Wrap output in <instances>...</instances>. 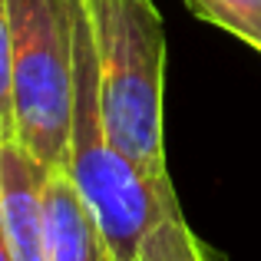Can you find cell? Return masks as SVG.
Returning <instances> with one entry per match:
<instances>
[{
	"mask_svg": "<svg viewBox=\"0 0 261 261\" xmlns=\"http://www.w3.org/2000/svg\"><path fill=\"white\" fill-rule=\"evenodd\" d=\"M66 175L89 205L113 261H225L189 228L172 185L146 178L109 142L99 116L93 40L80 0L73 30V129Z\"/></svg>",
	"mask_w": 261,
	"mask_h": 261,
	"instance_id": "6da1fadb",
	"label": "cell"
},
{
	"mask_svg": "<svg viewBox=\"0 0 261 261\" xmlns=\"http://www.w3.org/2000/svg\"><path fill=\"white\" fill-rule=\"evenodd\" d=\"M46 175L20 142H0V228L13 261H46Z\"/></svg>",
	"mask_w": 261,
	"mask_h": 261,
	"instance_id": "277c9868",
	"label": "cell"
},
{
	"mask_svg": "<svg viewBox=\"0 0 261 261\" xmlns=\"http://www.w3.org/2000/svg\"><path fill=\"white\" fill-rule=\"evenodd\" d=\"M0 142H17V126H13V33H10V0H0Z\"/></svg>",
	"mask_w": 261,
	"mask_h": 261,
	"instance_id": "52a82bcc",
	"label": "cell"
},
{
	"mask_svg": "<svg viewBox=\"0 0 261 261\" xmlns=\"http://www.w3.org/2000/svg\"><path fill=\"white\" fill-rule=\"evenodd\" d=\"M96 60L109 142L146 178L172 185L166 166V30L152 0H80Z\"/></svg>",
	"mask_w": 261,
	"mask_h": 261,
	"instance_id": "7a4b0ae2",
	"label": "cell"
},
{
	"mask_svg": "<svg viewBox=\"0 0 261 261\" xmlns=\"http://www.w3.org/2000/svg\"><path fill=\"white\" fill-rule=\"evenodd\" d=\"M46 205V261H113L89 205L66 169H50Z\"/></svg>",
	"mask_w": 261,
	"mask_h": 261,
	"instance_id": "5b68a950",
	"label": "cell"
},
{
	"mask_svg": "<svg viewBox=\"0 0 261 261\" xmlns=\"http://www.w3.org/2000/svg\"><path fill=\"white\" fill-rule=\"evenodd\" d=\"M76 0H10L13 126L46 169H66L73 129Z\"/></svg>",
	"mask_w": 261,
	"mask_h": 261,
	"instance_id": "3957f363",
	"label": "cell"
},
{
	"mask_svg": "<svg viewBox=\"0 0 261 261\" xmlns=\"http://www.w3.org/2000/svg\"><path fill=\"white\" fill-rule=\"evenodd\" d=\"M185 7L261 53V0H185Z\"/></svg>",
	"mask_w": 261,
	"mask_h": 261,
	"instance_id": "8992f818",
	"label": "cell"
},
{
	"mask_svg": "<svg viewBox=\"0 0 261 261\" xmlns=\"http://www.w3.org/2000/svg\"><path fill=\"white\" fill-rule=\"evenodd\" d=\"M0 261H13L10 248H7V238H4V228H0Z\"/></svg>",
	"mask_w": 261,
	"mask_h": 261,
	"instance_id": "ba28073f",
	"label": "cell"
}]
</instances>
